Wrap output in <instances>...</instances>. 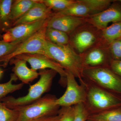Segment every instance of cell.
Returning <instances> with one entry per match:
<instances>
[{
	"instance_id": "1",
	"label": "cell",
	"mask_w": 121,
	"mask_h": 121,
	"mask_svg": "<svg viewBox=\"0 0 121 121\" xmlns=\"http://www.w3.org/2000/svg\"><path fill=\"white\" fill-rule=\"evenodd\" d=\"M39 73V79L30 86L26 95L17 98L8 96L0 99L1 101L9 108L16 109L32 104L42 97L44 93L50 90L53 79L58 73L53 69H46L40 70Z\"/></svg>"
},
{
	"instance_id": "2",
	"label": "cell",
	"mask_w": 121,
	"mask_h": 121,
	"mask_svg": "<svg viewBox=\"0 0 121 121\" xmlns=\"http://www.w3.org/2000/svg\"><path fill=\"white\" fill-rule=\"evenodd\" d=\"M79 80L86 88V98L83 104L90 115L121 106V98L89 82L82 78Z\"/></svg>"
},
{
	"instance_id": "3",
	"label": "cell",
	"mask_w": 121,
	"mask_h": 121,
	"mask_svg": "<svg viewBox=\"0 0 121 121\" xmlns=\"http://www.w3.org/2000/svg\"><path fill=\"white\" fill-rule=\"evenodd\" d=\"M45 55L79 79L82 78L83 67L80 55L70 44L59 45L47 40Z\"/></svg>"
},
{
	"instance_id": "4",
	"label": "cell",
	"mask_w": 121,
	"mask_h": 121,
	"mask_svg": "<svg viewBox=\"0 0 121 121\" xmlns=\"http://www.w3.org/2000/svg\"><path fill=\"white\" fill-rule=\"evenodd\" d=\"M82 75L87 82L121 98V78L109 67L84 68Z\"/></svg>"
},
{
	"instance_id": "5",
	"label": "cell",
	"mask_w": 121,
	"mask_h": 121,
	"mask_svg": "<svg viewBox=\"0 0 121 121\" xmlns=\"http://www.w3.org/2000/svg\"><path fill=\"white\" fill-rule=\"evenodd\" d=\"M57 99L55 95L48 94L32 104L16 109L19 111L17 121H29L41 117L57 115L60 107L56 104Z\"/></svg>"
},
{
	"instance_id": "6",
	"label": "cell",
	"mask_w": 121,
	"mask_h": 121,
	"mask_svg": "<svg viewBox=\"0 0 121 121\" xmlns=\"http://www.w3.org/2000/svg\"><path fill=\"white\" fill-rule=\"evenodd\" d=\"M69 36V44L76 52L80 55L100 43L101 30L86 23Z\"/></svg>"
},
{
	"instance_id": "7",
	"label": "cell",
	"mask_w": 121,
	"mask_h": 121,
	"mask_svg": "<svg viewBox=\"0 0 121 121\" xmlns=\"http://www.w3.org/2000/svg\"><path fill=\"white\" fill-rule=\"evenodd\" d=\"M47 27V25L21 42L10 53L0 58V66L7 67L11 59L22 54L37 53L45 55Z\"/></svg>"
},
{
	"instance_id": "8",
	"label": "cell",
	"mask_w": 121,
	"mask_h": 121,
	"mask_svg": "<svg viewBox=\"0 0 121 121\" xmlns=\"http://www.w3.org/2000/svg\"><path fill=\"white\" fill-rule=\"evenodd\" d=\"M113 0H76L71 6L61 12L52 13L51 17L71 16L87 17L99 13L110 6Z\"/></svg>"
},
{
	"instance_id": "9",
	"label": "cell",
	"mask_w": 121,
	"mask_h": 121,
	"mask_svg": "<svg viewBox=\"0 0 121 121\" xmlns=\"http://www.w3.org/2000/svg\"><path fill=\"white\" fill-rule=\"evenodd\" d=\"M67 88L64 94L57 98L56 103L61 107H69L79 103H84L86 98V91L84 85H79L75 77L68 71L66 70Z\"/></svg>"
},
{
	"instance_id": "10",
	"label": "cell",
	"mask_w": 121,
	"mask_h": 121,
	"mask_svg": "<svg viewBox=\"0 0 121 121\" xmlns=\"http://www.w3.org/2000/svg\"><path fill=\"white\" fill-rule=\"evenodd\" d=\"M15 58L25 60L30 64L31 69L37 71L47 69H53L60 76V83L64 87L66 86V77L65 69L58 63L43 54H26Z\"/></svg>"
},
{
	"instance_id": "11",
	"label": "cell",
	"mask_w": 121,
	"mask_h": 121,
	"mask_svg": "<svg viewBox=\"0 0 121 121\" xmlns=\"http://www.w3.org/2000/svg\"><path fill=\"white\" fill-rule=\"evenodd\" d=\"M49 18L12 27L6 30L2 35V40L8 43L23 41L47 26Z\"/></svg>"
},
{
	"instance_id": "12",
	"label": "cell",
	"mask_w": 121,
	"mask_h": 121,
	"mask_svg": "<svg viewBox=\"0 0 121 121\" xmlns=\"http://www.w3.org/2000/svg\"><path fill=\"white\" fill-rule=\"evenodd\" d=\"M80 55L83 68L109 67L112 60L108 46L100 43Z\"/></svg>"
},
{
	"instance_id": "13",
	"label": "cell",
	"mask_w": 121,
	"mask_h": 121,
	"mask_svg": "<svg viewBox=\"0 0 121 121\" xmlns=\"http://www.w3.org/2000/svg\"><path fill=\"white\" fill-rule=\"evenodd\" d=\"M86 19V23L99 30H103L111 22L113 23L121 21V2L119 0H114L110 6L105 10Z\"/></svg>"
},
{
	"instance_id": "14",
	"label": "cell",
	"mask_w": 121,
	"mask_h": 121,
	"mask_svg": "<svg viewBox=\"0 0 121 121\" xmlns=\"http://www.w3.org/2000/svg\"><path fill=\"white\" fill-rule=\"evenodd\" d=\"M86 23V17L71 16L53 17L48 19L47 27L57 29L69 35Z\"/></svg>"
},
{
	"instance_id": "15",
	"label": "cell",
	"mask_w": 121,
	"mask_h": 121,
	"mask_svg": "<svg viewBox=\"0 0 121 121\" xmlns=\"http://www.w3.org/2000/svg\"><path fill=\"white\" fill-rule=\"evenodd\" d=\"M52 13V9L41 2L40 0H37L36 3L25 15L13 23L12 27L20 24L47 19L50 17Z\"/></svg>"
},
{
	"instance_id": "16",
	"label": "cell",
	"mask_w": 121,
	"mask_h": 121,
	"mask_svg": "<svg viewBox=\"0 0 121 121\" xmlns=\"http://www.w3.org/2000/svg\"><path fill=\"white\" fill-rule=\"evenodd\" d=\"M25 60L15 58L11 59L9 64L14 65L13 73L24 84H29L38 78L39 72L28 67Z\"/></svg>"
},
{
	"instance_id": "17",
	"label": "cell",
	"mask_w": 121,
	"mask_h": 121,
	"mask_svg": "<svg viewBox=\"0 0 121 121\" xmlns=\"http://www.w3.org/2000/svg\"><path fill=\"white\" fill-rule=\"evenodd\" d=\"M37 0H13L10 13L12 27L14 22L22 17L36 3Z\"/></svg>"
},
{
	"instance_id": "18",
	"label": "cell",
	"mask_w": 121,
	"mask_h": 121,
	"mask_svg": "<svg viewBox=\"0 0 121 121\" xmlns=\"http://www.w3.org/2000/svg\"><path fill=\"white\" fill-rule=\"evenodd\" d=\"M121 37V21L113 23L101 30L100 43L108 46L114 40Z\"/></svg>"
},
{
	"instance_id": "19",
	"label": "cell",
	"mask_w": 121,
	"mask_h": 121,
	"mask_svg": "<svg viewBox=\"0 0 121 121\" xmlns=\"http://www.w3.org/2000/svg\"><path fill=\"white\" fill-rule=\"evenodd\" d=\"M13 0H0V31L5 32L12 27L10 19Z\"/></svg>"
},
{
	"instance_id": "20",
	"label": "cell",
	"mask_w": 121,
	"mask_h": 121,
	"mask_svg": "<svg viewBox=\"0 0 121 121\" xmlns=\"http://www.w3.org/2000/svg\"><path fill=\"white\" fill-rule=\"evenodd\" d=\"M86 121H121V106L90 115Z\"/></svg>"
},
{
	"instance_id": "21",
	"label": "cell",
	"mask_w": 121,
	"mask_h": 121,
	"mask_svg": "<svg viewBox=\"0 0 121 121\" xmlns=\"http://www.w3.org/2000/svg\"><path fill=\"white\" fill-rule=\"evenodd\" d=\"M45 35L47 40L52 43L59 45L69 44V35L60 30L47 27Z\"/></svg>"
},
{
	"instance_id": "22",
	"label": "cell",
	"mask_w": 121,
	"mask_h": 121,
	"mask_svg": "<svg viewBox=\"0 0 121 121\" xmlns=\"http://www.w3.org/2000/svg\"><path fill=\"white\" fill-rule=\"evenodd\" d=\"M18 78L13 73L11 74L10 79L5 83H0V100L6 97L9 94L19 90L22 88L24 84L21 82L19 84H13Z\"/></svg>"
},
{
	"instance_id": "23",
	"label": "cell",
	"mask_w": 121,
	"mask_h": 121,
	"mask_svg": "<svg viewBox=\"0 0 121 121\" xmlns=\"http://www.w3.org/2000/svg\"><path fill=\"white\" fill-rule=\"evenodd\" d=\"M54 13L65 10L75 2L76 0H40Z\"/></svg>"
},
{
	"instance_id": "24",
	"label": "cell",
	"mask_w": 121,
	"mask_h": 121,
	"mask_svg": "<svg viewBox=\"0 0 121 121\" xmlns=\"http://www.w3.org/2000/svg\"><path fill=\"white\" fill-rule=\"evenodd\" d=\"M19 116L17 109H11L0 100V121H17Z\"/></svg>"
},
{
	"instance_id": "25",
	"label": "cell",
	"mask_w": 121,
	"mask_h": 121,
	"mask_svg": "<svg viewBox=\"0 0 121 121\" xmlns=\"http://www.w3.org/2000/svg\"><path fill=\"white\" fill-rule=\"evenodd\" d=\"M108 48L113 60H121V37L112 41Z\"/></svg>"
},
{
	"instance_id": "26",
	"label": "cell",
	"mask_w": 121,
	"mask_h": 121,
	"mask_svg": "<svg viewBox=\"0 0 121 121\" xmlns=\"http://www.w3.org/2000/svg\"><path fill=\"white\" fill-rule=\"evenodd\" d=\"M75 115L73 121H86L90 115L83 103H79L73 106Z\"/></svg>"
},
{
	"instance_id": "27",
	"label": "cell",
	"mask_w": 121,
	"mask_h": 121,
	"mask_svg": "<svg viewBox=\"0 0 121 121\" xmlns=\"http://www.w3.org/2000/svg\"><path fill=\"white\" fill-rule=\"evenodd\" d=\"M22 41L8 43L2 40H0V58L12 52Z\"/></svg>"
},
{
	"instance_id": "28",
	"label": "cell",
	"mask_w": 121,
	"mask_h": 121,
	"mask_svg": "<svg viewBox=\"0 0 121 121\" xmlns=\"http://www.w3.org/2000/svg\"><path fill=\"white\" fill-rule=\"evenodd\" d=\"M59 112L61 115L60 121H73L75 112L73 106L62 107Z\"/></svg>"
},
{
	"instance_id": "29",
	"label": "cell",
	"mask_w": 121,
	"mask_h": 121,
	"mask_svg": "<svg viewBox=\"0 0 121 121\" xmlns=\"http://www.w3.org/2000/svg\"><path fill=\"white\" fill-rule=\"evenodd\" d=\"M112 71L121 78V60H112L109 66Z\"/></svg>"
},
{
	"instance_id": "30",
	"label": "cell",
	"mask_w": 121,
	"mask_h": 121,
	"mask_svg": "<svg viewBox=\"0 0 121 121\" xmlns=\"http://www.w3.org/2000/svg\"><path fill=\"white\" fill-rule=\"evenodd\" d=\"M61 115L59 112L58 115L50 117H44L39 118L29 121H60Z\"/></svg>"
},
{
	"instance_id": "31",
	"label": "cell",
	"mask_w": 121,
	"mask_h": 121,
	"mask_svg": "<svg viewBox=\"0 0 121 121\" xmlns=\"http://www.w3.org/2000/svg\"><path fill=\"white\" fill-rule=\"evenodd\" d=\"M3 71L1 69H0V78L2 76V74H3Z\"/></svg>"
},
{
	"instance_id": "32",
	"label": "cell",
	"mask_w": 121,
	"mask_h": 121,
	"mask_svg": "<svg viewBox=\"0 0 121 121\" xmlns=\"http://www.w3.org/2000/svg\"><path fill=\"white\" fill-rule=\"evenodd\" d=\"M0 40H2V35L0 33Z\"/></svg>"
},
{
	"instance_id": "33",
	"label": "cell",
	"mask_w": 121,
	"mask_h": 121,
	"mask_svg": "<svg viewBox=\"0 0 121 121\" xmlns=\"http://www.w3.org/2000/svg\"><path fill=\"white\" fill-rule=\"evenodd\" d=\"M120 0V1L121 2V0Z\"/></svg>"
}]
</instances>
